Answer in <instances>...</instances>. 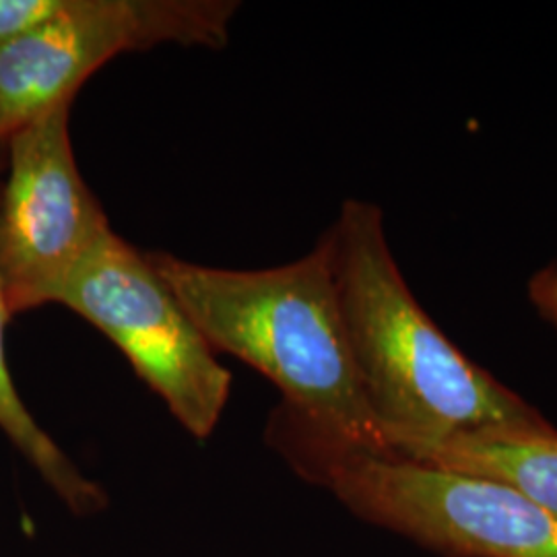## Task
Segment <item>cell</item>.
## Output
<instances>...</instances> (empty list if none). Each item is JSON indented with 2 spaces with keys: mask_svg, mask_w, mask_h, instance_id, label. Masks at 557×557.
<instances>
[{
  "mask_svg": "<svg viewBox=\"0 0 557 557\" xmlns=\"http://www.w3.org/2000/svg\"><path fill=\"white\" fill-rule=\"evenodd\" d=\"M324 238L359 384L391 455L423 460L453 440L554 428L428 317L400 275L379 205L345 200Z\"/></svg>",
  "mask_w": 557,
  "mask_h": 557,
  "instance_id": "1",
  "label": "cell"
},
{
  "mask_svg": "<svg viewBox=\"0 0 557 557\" xmlns=\"http://www.w3.org/2000/svg\"><path fill=\"white\" fill-rule=\"evenodd\" d=\"M149 259L215 351L277 386L285 413L324 438L391 455L359 384L324 236L306 257L257 271Z\"/></svg>",
  "mask_w": 557,
  "mask_h": 557,
  "instance_id": "2",
  "label": "cell"
},
{
  "mask_svg": "<svg viewBox=\"0 0 557 557\" xmlns=\"http://www.w3.org/2000/svg\"><path fill=\"white\" fill-rule=\"evenodd\" d=\"M267 440L359 518L446 557H557V517L492 479L324 438L275 409Z\"/></svg>",
  "mask_w": 557,
  "mask_h": 557,
  "instance_id": "3",
  "label": "cell"
},
{
  "mask_svg": "<svg viewBox=\"0 0 557 557\" xmlns=\"http://www.w3.org/2000/svg\"><path fill=\"white\" fill-rule=\"evenodd\" d=\"M57 304L110 338L193 438L215 432L232 374L149 252L112 232L69 278Z\"/></svg>",
  "mask_w": 557,
  "mask_h": 557,
  "instance_id": "4",
  "label": "cell"
},
{
  "mask_svg": "<svg viewBox=\"0 0 557 557\" xmlns=\"http://www.w3.org/2000/svg\"><path fill=\"white\" fill-rule=\"evenodd\" d=\"M238 0H66L50 21L0 48V147L75 100L103 64L163 44L221 50Z\"/></svg>",
  "mask_w": 557,
  "mask_h": 557,
  "instance_id": "5",
  "label": "cell"
},
{
  "mask_svg": "<svg viewBox=\"0 0 557 557\" xmlns=\"http://www.w3.org/2000/svg\"><path fill=\"white\" fill-rule=\"evenodd\" d=\"M66 100L2 145L0 281L11 317L59 301L60 292L114 230L81 176Z\"/></svg>",
  "mask_w": 557,
  "mask_h": 557,
  "instance_id": "6",
  "label": "cell"
},
{
  "mask_svg": "<svg viewBox=\"0 0 557 557\" xmlns=\"http://www.w3.org/2000/svg\"><path fill=\"white\" fill-rule=\"evenodd\" d=\"M504 483L557 517V430L453 440L423 460Z\"/></svg>",
  "mask_w": 557,
  "mask_h": 557,
  "instance_id": "7",
  "label": "cell"
},
{
  "mask_svg": "<svg viewBox=\"0 0 557 557\" xmlns=\"http://www.w3.org/2000/svg\"><path fill=\"white\" fill-rule=\"evenodd\" d=\"M4 165V153L0 147V172ZM11 312L4 298L0 281V432L11 440V444L21 453L40 475L50 490L59 496L64 506L79 515H96L108 506V496L94 479L85 478L79 467L66 457L54 438L41 428L38 419L29 413L17 386L11 376L7 363V326L11 322Z\"/></svg>",
  "mask_w": 557,
  "mask_h": 557,
  "instance_id": "8",
  "label": "cell"
},
{
  "mask_svg": "<svg viewBox=\"0 0 557 557\" xmlns=\"http://www.w3.org/2000/svg\"><path fill=\"white\" fill-rule=\"evenodd\" d=\"M66 0H0V48L52 20Z\"/></svg>",
  "mask_w": 557,
  "mask_h": 557,
  "instance_id": "9",
  "label": "cell"
},
{
  "mask_svg": "<svg viewBox=\"0 0 557 557\" xmlns=\"http://www.w3.org/2000/svg\"><path fill=\"white\" fill-rule=\"evenodd\" d=\"M529 296L539 314L557 326V264L539 271L529 283Z\"/></svg>",
  "mask_w": 557,
  "mask_h": 557,
  "instance_id": "10",
  "label": "cell"
}]
</instances>
